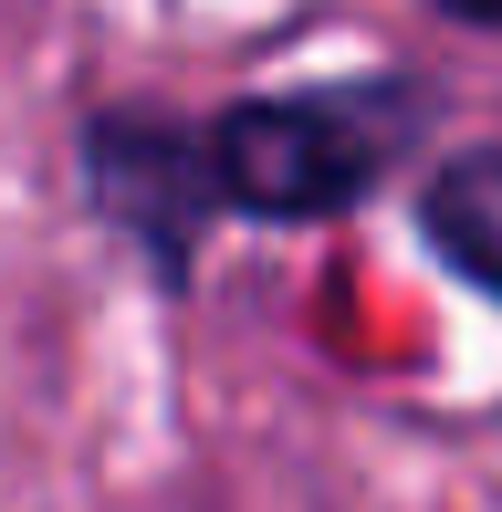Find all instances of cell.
<instances>
[{"label":"cell","mask_w":502,"mask_h":512,"mask_svg":"<svg viewBox=\"0 0 502 512\" xmlns=\"http://www.w3.org/2000/svg\"><path fill=\"white\" fill-rule=\"evenodd\" d=\"M210 199L262 209V220H325V209L367 199V178L398 147V105L387 95H272L231 105L210 136Z\"/></svg>","instance_id":"6da1fadb"},{"label":"cell","mask_w":502,"mask_h":512,"mask_svg":"<svg viewBox=\"0 0 502 512\" xmlns=\"http://www.w3.org/2000/svg\"><path fill=\"white\" fill-rule=\"evenodd\" d=\"M429 241L482 293H502V147H471L429 178Z\"/></svg>","instance_id":"3957f363"},{"label":"cell","mask_w":502,"mask_h":512,"mask_svg":"<svg viewBox=\"0 0 502 512\" xmlns=\"http://www.w3.org/2000/svg\"><path fill=\"white\" fill-rule=\"evenodd\" d=\"M440 11H461V21H502V0H440Z\"/></svg>","instance_id":"277c9868"},{"label":"cell","mask_w":502,"mask_h":512,"mask_svg":"<svg viewBox=\"0 0 502 512\" xmlns=\"http://www.w3.org/2000/svg\"><path fill=\"white\" fill-rule=\"evenodd\" d=\"M84 178H95V199L116 209L157 262H189V230L210 209V147L199 136L157 126V115H105L84 136Z\"/></svg>","instance_id":"7a4b0ae2"}]
</instances>
